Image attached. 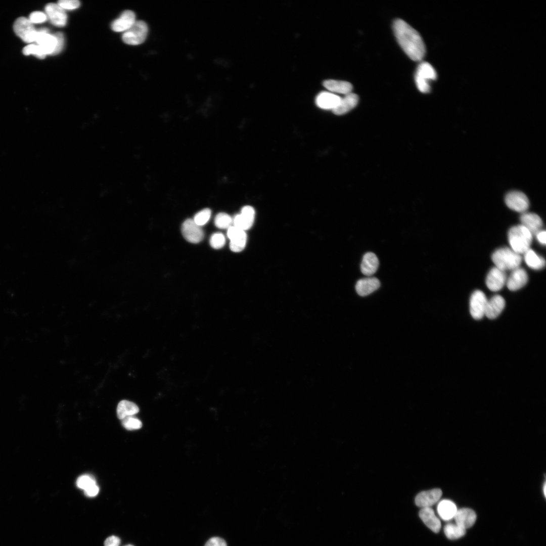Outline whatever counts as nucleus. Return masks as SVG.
Listing matches in <instances>:
<instances>
[{
  "label": "nucleus",
  "instance_id": "f257e3e1",
  "mask_svg": "<svg viewBox=\"0 0 546 546\" xmlns=\"http://www.w3.org/2000/svg\"><path fill=\"white\" fill-rule=\"evenodd\" d=\"M393 30L397 42L405 53L412 60L421 61L425 55L426 48L419 32L400 19L394 21Z\"/></svg>",
  "mask_w": 546,
  "mask_h": 546
},
{
  "label": "nucleus",
  "instance_id": "f03ea898",
  "mask_svg": "<svg viewBox=\"0 0 546 546\" xmlns=\"http://www.w3.org/2000/svg\"><path fill=\"white\" fill-rule=\"evenodd\" d=\"M508 238L511 249L519 254L525 253L530 249L532 241V235L522 224L511 228Z\"/></svg>",
  "mask_w": 546,
  "mask_h": 546
},
{
  "label": "nucleus",
  "instance_id": "7ed1b4c3",
  "mask_svg": "<svg viewBox=\"0 0 546 546\" xmlns=\"http://www.w3.org/2000/svg\"><path fill=\"white\" fill-rule=\"evenodd\" d=\"M491 259L495 267L504 271L519 267L522 261L520 254L508 247L496 250L491 255Z\"/></svg>",
  "mask_w": 546,
  "mask_h": 546
},
{
  "label": "nucleus",
  "instance_id": "20e7f679",
  "mask_svg": "<svg viewBox=\"0 0 546 546\" xmlns=\"http://www.w3.org/2000/svg\"><path fill=\"white\" fill-rule=\"evenodd\" d=\"M437 73L433 67L427 62H422L418 65L415 76L416 84L418 89L423 93H429L430 80H435Z\"/></svg>",
  "mask_w": 546,
  "mask_h": 546
},
{
  "label": "nucleus",
  "instance_id": "39448f33",
  "mask_svg": "<svg viewBox=\"0 0 546 546\" xmlns=\"http://www.w3.org/2000/svg\"><path fill=\"white\" fill-rule=\"evenodd\" d=\"M148 31V26L144 21H135L132 26L123 34L122 40L128 44H140L145 40Z\"/></svg>",
  "mask_w": 546,
  "mask_h": 546
},
{
  "label": "nucleus",
  "instance_id": "423d86ee",
  "mask_svg": "<svg viewBox=\"0 0 546 546\" xmlns=\"http://www.w3.org/2000/svg\"><path fill=\"white\" fill-rule=\"evenodd\" d=\"M15 33L24 41L31 43L35 41L37 30L29 19L20 17L15 22L13 26Z\"/></svg>",
  "mask_w": 546,
  "mask_h": 546
},
{
  "label": "nucleus",
  "instance_id": "0eeeda50",
  "mask_svg": "<svg viewBox=\"0 0 546 546\" xmlns=\"http://www.w3.org/2000/svg\"><path fill=\"white\" fill-rule=\"evenodd\" d=\"M505 203L511 209L524 213L528 209L529 201L526 195L519 191H512L507 194Z\"/></svg>",
  "mask_w": 546,
  "mask_h": 546
},
{
  "label": "nucleus",
  "instance_id": "6e6552de",
  "mask_svg": "<svg viewBox=\"0 0 546 546\" xmlns=\"http://www.w3.org/2000/svg\"><path fill=\"white\" fill-rule=\"evenodd\" d=\"M487 299L485 294L480 290H475L470 299V311L472 316L475 320H480L485 315V310Z\"/></svg>",
  "mask_w": 546,
  "mask_h": 546
},
{
  "label": "nucleus",
  "instance_id": "1a4fd4ad",
  "mask_svg": "<svg viewBox=\"0 0 546 546\" xmlns=\"http://www.w3.org/2000/svg\"><path fill=\"white\" fill-rule=\"evenodd\" d=\"M181 232L185 239L190 243H199L204 238L201 226L197 224L192 219H188L184 222Z\"/></svg>",
  "mask_w": 546,
  "mask_h": 546
},
{
  "label": "nucleus",
  "instance_id": "9d476101",
  "mask_svg": "<svg viewBox=\"0 0 546 546\" xmlns=\"http://www.w3.org/2000/svg\"><path fill=\"white\" fill-rule=\"evenodd\" d=\"M227 236L230 240V248L232 251L239 252L244 249L247 242L245 231L233 225L228 229Z\"/></svg>",
  "mask_w": 546,
  "mask_h": 546
},
{
  "label": "nucleus",
  "instance_id": "9b49d317",
  "mask_svg": "<svg viewBox=\"0 0 546 546\" xmlns=\"http://www.w3.org/2000/svg\"><path fill=\"white\" fill-rule=\"evenodd\" d=\"M505 271L496 267H492L488 273L486 278V284L492 291H498L502 289L507 281Z\"/></svg>",
  "mask_w": 546,
  "mask_h": 546
},
{
  "label": "nucleus",
  "instance_id": "f8f14e48",
  "mask_svg": "<svg viewBox=\"0 0 546 546\" xmlns=\"http://www.w3.org/2000/svg\"><path fill=\"white\" fill-rule=\"evenodd\" d=\"M255 217V211L250 206H245L241 210V213L235 216L233 222L234 225L245 231L252 226Z\"/></svg>",
  "mask_w": 546,
  "mask_h": 546
},
{
  "label": "nucleus",
  "instance_id": "ddd939ff",
  "mask_svg": "<svg viewBox=\"0 0 546 546\" xmlns=\"http://www.w3.org/2000/svg\"><path fill=\"white\" fill-rule=\"evenodd\" d=\"M46 14L51 23L57 26L62 27L67 22V15L58 4L49 3L45 7Z\"/></svg>",
  "mask_w": 546,
  "mask_h": 546
},
{
  "label": "nucleus",
  "instance_id": "4468645a",
  "mask_svg": "<svg viewBox=\"0 0 546 546\" xmlns=\"http://www.w3.org/2000/svg\"><path fill=\"white\" fill-rule=\"evenodd\" d=\"M442 491L439 488L424 491L416 496L415 504L422 508L430 507L440 499Z\"/></svg>",
  "mask_w": 546,
  "mask_h": 546
},
{
  "label": "nucleus",
  "instance_id": "2eb2a0df",
  "mask_svg": "<svg viewBox=\"0 0 546 546\" xmlns=\"http://www.w3.org/2000/svg\"><path fill=\"white\" fill-rule=\"evenodd\" d=\"M527 281V272L523 268L519 267L512 270L507 279L506 284L510 290L515 291L523 287Z\"/></svg>",
  "mask_w": 546,
  "mask_h": 546
},
{
  "label": "nucleus",
  "instance_id": "dca6fc26",
  "mask_svg": "<svg viewBox=\"0 0 546 546\" xmlns=\"http://www.w3.org/2000/svg\"><path fill=\"white\" fill-rule=\"evenodd\" d=\"M35 41L44 51L46 55H53L56 46V38L46 29L37 30Z\"/></svg>",
  "mask_w": 546,
  "mask_h": 546
},
{
  "label": "nucleus",
  "instance_id": "f3484780",
  "mask_svg": "<svg viewBox=\"0 0 546 546\" xmlns=\"http://www.w3.org/2000/svg\"><path fill=\"white\" fill-rule=\"evenodd\" d=\"M521 224L525 226L533 235H536L541 231L543 226L541 218L536 214L525 212L520 218Z\"/></svg>",
  "mask_w": 546,
  "mask_h": 546
},
{
  "label": "nucleus",
  "instance_id": "a211bd4d",
  "mask_svg": "<svg viewBox=\"0 0 546 546\" xmlns=\"http://www.w3.org/2000/svg\"><path fill=\"white\" fill-rule=\"evenodd\" d=\"M505 304L504 298L500 295H495L492 296L489 300H487L485 315L490 319L495 318L505 308Z\"/></svg>",
  "mask_w": 546,
  "mask_h": 546
},
{
  "label": "nucleus",
  "instance_id": "6ab92c4d",
  "mask_svg": "<svg viewBox=\"0 0 546 546\" xmlns=\"http://www.w3.org/2000/svg\"><path fill=\"white\" fill-rule=\"evenodd\" d=\"M419 515L423 523L432 531L438 533L440 531V521L431 507L422 508Z\"/></svg>",
  "mask_w": 546,
  "mask_h": 546
},
{
  "label": "nucleus",
  "instance_id": "aec40b11",
  "mask_svg": "<svg viewBox=\"0 0 546 546\" xmlns=\"http://www.w3.org/2000/svg\"><path fill=\"white\" fill-rule=\"evenodd\" d=\"M455 523L466 529L472 527L476 520L475 512L469 508H462L457 510L453 518Z\"/></svg>",
  "mask_w": 546,
  "mask_h": 546
},
{
  "label": "nucleus",
  "instance_id": "412c9836",
  "mask_svg": "<svg viewBox=\"0 0 546 546\" xmlns=\"http://www.w3.org/2000/svg\"><path fill=\"white\" fill-rule=\"evenodd\" d=\"M135 22V16L134 12L126 10L122 13L119 18L113 22L111 28L116 32L126 31L132 26Z\"/></svg>",
  "mask_w": 546,
  "mask_h": 546
},
{
  "label": "nucleus",
  "instance_id": "4be33fe9",
  "mask_svg": "<svg viewBox=\"0 0 546 546\" xmlns=\"http://www.w3.org/2000/svg\"><path fill=\"white\" fill-rule=\"evenodd\" d=\"M380 286V282L377 278L369 277L359 280L356 282L355 289L359 295L365 296L377 290Z\"/></svg>",
  "mask_w": 546,
  "mask_h": 546
},
{
  "label": "nucleus",
  "instance_id": "5701e85b",
  "mask_svg": "<svg viewBox=\"0 0 546 546\" xmlns=\"http://www.w3.org/2000/svg\"><path fill=\"white\" fill-rule=\"evenodd\" d=\"M358 102V96L355 94L350 93L345 95L344 98H341L339 104L332 111L336 115L344 114L354 108Z\"/></svg>",
  "mask_w": 546,
  "mask_h": 546
},
{
  "label": "nucleus",
  "instance_id": "b1692460",
  "mask_svg": "<svg viewBox=\"0 0 546 546\" xmlns=\"http://www.w3.org/2000/svg\"><path fill=\"white\" fill-rule=\"evenodd\" d=\"M341 98L332 93L323 92L316 98V104L320 108L324 109L333 110L339 104Z\"/></svg>",
  "mask_w": 546,
  "mask_h": 546
},
{
  "label": "nucleus",
  "instance_id": "393cba45",
  "mask_svg": "<svg viewBox=\"0 0 546 546\" xmlns=\"http://www.w3.org/2000/svg\"><path fill=\"white\" fill-rule=\"evenodd\" d=\"M379 264L376 255L373 252H367L362 257L360 265L361 271L365 275L371 276L376 272Z\"/></svg>",
  "mask_w": 546,
  "mask_h": 546
},
{
  "label": "nucleus",
  "instance_id": "a878e982",
  "mask_svg": "<svg viewBox=\"0 0 546 546\" xmlns=\"http://www.w3.org/2000/svg\"><path fill=\"white\" fill-rule=\"evenodd\" d=\"M323 85L331 93L345 95L351 93L353 88L352 85L349 82L334 79L325 80Z\"/></svg>",
  "mask_w": 546,
  "mask_h": 546
},
{
  "label": "nucleus",
  "instance_id": "bb28decb",
  "mask_svg": "<svg viewBox=\"0 0 546 546\" xmlns=\"http://www.w3.org/2000/svg\"><path fill=\"white\" fill-rule=\"evenodd\" d=\"M437 510L439 517L444 521L454 518L458 510L455 504L449 499H443L438 504Z\"/></svg>",
  "mask_w": 546,
  "mask_h": 546
},
{
  "label": "nucleus",
  "instance_id": "cd10ccee",
  "mask_svg": "<svg viewBox=\"0 0 546 546\" xmlns=\"http://www.w3.org/2000/svg\"><path fill=\"white\" fill-rule=\"evenodd\" d=\"M139 412V408L136 404L126 400L120 401L117 407V417L120 420L133 416Z\"/></svg>",
  "mask_w": 546,
  "mask_h": 546
},
{
  "label": "nucleus",
  "instance_id": "c85d7f7f",
  "mask_svg": "<svg viewBox=\"0 0 546 546\" xmlns=\"http://www.w3.org/2000/svg\"><path fill=\"white\" fill-rule=\"evenodd\" d=\"M524 260L527 265L530 268L539 270L544 268L545 265L544 259L538 255L534 251L529 249L524 253Z\"/></svg>",
  "mask_w": 546,
  "mask_h": 546
},
{
  "label": "nucleus",
  "instance_id": "c756f323",
  "mask_svg": "<svg viewBox=\"0 0 546 546\" xmlns=\"http://www.w3.org/2000/svg\"><path fill=\"white\" fill-rule=\"evenodd\" d=\"M466 529L456 523H448L444 527L445 536L449 539L454 540L463 537L466 533Z\"/></svg>",
  "mask_w": 546,
  "mask_h": 546
},
{
  "label": "nucleus",
  "instance_id": "7c9ffc66",
  "mask_svg": "<svg viewBox=\"0 0 546 546\" xmlns=\"http://www.w3.org/2000/svg\"><path fill=\"white\" fill-rule=\"evenodd\" d=\"M233 219L228 214L223 212L219 213L216 215L214 219V223L216 226L220 229H228L231 226Z\"/></svg>",
  "mask_w": 546,
  "mask_h": 546
},
{
  "label": "nucleus",
  "instance_id": "2f4dec72",
  "mask_svg": "<svg viewBox=\"0 0 546 546\" xmlns=\"http://www.w3.org/2000/svg\"><path fill=\"white\" fill-rule=\"evenodd\" d=\"M23 53L25 55H34L39 59H43L47 55L39 46L35 44H30L24 47Z\"/></svg>",
  "mask_w": 546,
  "mask_h": 546
},
{
  "label": "nucleus",
  "instance_id": "473e14b6",
  "mask_svg": "<svg viewBox=\"0 0 546 546\" xmlns=\"http://www.w3.org/2000/svg\"><path fill=\"white\" fill-rule=\"evenodd\" d=\"M122 424L125 429L129 430L139 429L142 426L141 421L133 416H128L122 419Z\"/></svg>",
  "mask_w": 546,
  "mask_h": 546
},
{
  "label": "nucleus",
  "instance_id": "72a5a7b5",
  "mask_svg": "<svg viewBox=\"0 0 546 546\" xmlns=\"http://www.w3.org/2000/svg\"><path fill=\"white\" fill-rule=\"evenodd\" d=\"M211 210L209 208H205L198 212L193 219L194 222L198 225L201 226L205 224L209 220L211 216Z\"/></svg>",
  "mask_w": 546,
  "mask_h": 546
},
{
  "label": "nucleus",
  "instance_id": "f704fd0d",
  "mask_svg": "<svg viewBox=\"0 0 546 546\" xmlns=\"http://www.w3.org/2000/svg\"><path fill=\"white\" fill-rule=\"evenodd\" d=\"M225 239L224 235L220 233L213 234L210 237V244L212 247L218 249L225 244Z\"/></svg>",
  "mask_w": 546,
  "mask_h": 546
},
{
  "label": "nucleus",
  "instance_id": "c9c22d12",
  "mask_svg": "<svg viewBox=\"0 0 546 546\" xmlns=\"http://www.w3.org/2000/svg\"><path fill=\"white\" fill-rule=\"evenodd\" d=\"M95 480L89 475H84L80 476L77 479L76 485L77 487L83 490L92 485L96 484Z\"/></svg>",
  "mask_w": 546,
  "mask_h": 546
},
{
  "label": "nucleus",
  "instance_id": "e433bc0d",
  "mask_svg": "<svg viewBox=\"0 0 546 546\" xmlns=\"http://www.w3.org/2000/svg\"><path fill=\"white\" fill-rule=\"evenodd\" d=\"M58 5L63 10H74L80 6V2L77 0H60Z\"/></svg>",
  "mask_w": 546,
  "mask_h": 546
},
{
  "label": "nucleus",
  "instance_id": "4c0bfd02",
  "mask_svg": "<svg viewBox=\"0 0 546 546\" xmlns=\"http://www.w3.org/2000/svg\"><path fill=\"white\" fill-rule=\"evenodd\" d=\"M47 19L46 14L41 12H34L30 16L29 20L33 23H41L45 22Z\"/></svg>",
  "mask_w": 546,
  "mask_h": 546
},
{
  "label": "nucleus",
  "instance_id": "58836bf2",
  "mask_svg": "<svg viewBox=\"0 0 546 546\" xmlns=\"http://www.w3.org/2000/svg\"><path fill=\"white\" fill-rule=\"evenodd\" d=\"M54 35L56 38V46L53 55H56L59 53L63 48L64 38L63 34L61 32L56 33Z\"/></svg>",
  "mask_w": 546,
  "mask_h": 546
},
{
  "label": "nucleus",
  "instance_id": "ea45409f",
  "mask_svg": "<svg viewBox=\"0 0 546 546\" xmlns=\"http://www.w3.org/2000/svg\"><path fill=\"white\" fill-rule=\"evenodd\" d=\"M204 546H227L225 541L220 537H213L210 538Z\"/></svg>",
  "mask_w": 546,
  "mask_h": 546
},
{
  "label": "nucleus",
  "instance_id": "a19ab883",
  "mask_svg": "<svg viewBox=\"0 0 546 546\" xmlns=\"http://www.w3.org/2000/svg\"><path fill=\"white\" fill-rule=\"evenodd\" d=\"M99 491V488L96 484H93L85 490L84 492L85 494L89 497H94L96 496Z\"/></svg>",
  "mask_w": 546,
  "mask_h": 546
},
{
  "label": "nucleus",
  "instance_id": "79ce46f5",
  "mask_svg": "<svg viewBox=\"0 0 546 546\" xmlns=\"http://www.w3.org/2000/svg\"><path fill=\"white\" fill-rule=\"evenodd\" d=\"M120 539L116 536H111L105 541L104 546H119Z\"/></svg>",
  "mask_w": 546,
  "mask_h": 546
},
{
  "label": "nucleus",
  "instance_id": "37998d69",
  "mask_svg": "<svg viewBox=\"0 0 546 546\" xmlns=\"http://www.w3.org/2000/svg\"><path fill=\"white\" fill-rule=\"evenodd\" d=\"M545 235V231L542 230L536 235L537 240L542 245H544L546 243Z\"/></svg>",
  "mask_w": 546,
  "mask_h": 546
},
{
  "label": "nucleus",
  "instance_id": "c03bdc74",
  "mask_svg": "<svg viewBox=\"0 0 546 546\" xmlns=\"http://www.w3.org/2000/svg\"><path fill=\"white\" fill-rule=\"evenodd\" d=\"M543 493H544L543 494H544V496H545V483H544V485H543Z\"/></svg>",
  "mask_w": 546,
  "mask_h": 546
},
{
  "label": "nucleus",
  "instance_id": "a18cd8bd",
  "mask_svg": "<svg viewBox=\"0 0 546 546\" xmlns=\"http://www.w3.org/2000/svg\"><path fill=\"white\" fill-rule=\"evenodd\" d=\"M126 546H133V545H126Z\"/></svg>",
  "mask_w": 546,
  "mask_h": 546
}]
</instances>
